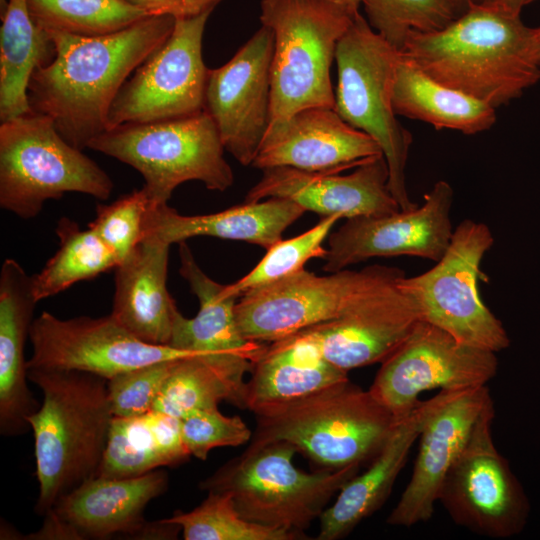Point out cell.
I'll return each mask as SVG.
<instances>
[{
  "label": "cell",
  "instance_id": "obj_21",
  "mask_svg": "<svg viewBox=\"0 0 540 540\" xmlns=\"http://www.w3.org/2000/svg\"><path fill=\"white\" fill-rule=\"evenodd\" d=\"M262 171L245 202L285 198L323 217L338 215L346 219L400 211L388 187L389 170L383 154L367 159L346 175L285 166Z\"/></svg>",
  "mask_w": 540,
  "mask_h": 540
},
{
  "label": "cell",
  "instance_id": "obj_46",
  "mask_svg": "<svg viewBox=\"0 0 540 540\" xmlns=\"http://www.w3.org/2000/svg\"><path fill=\"white\" fill-rule=\"evenodd\" d=\"M350 1L357 6H360V0H350Z\"/></svg>",
  "mask_w": 540,
  "mask_h": 540
},
{
  "label": "cell",
  "instance_id": "obj_26",
  "mask_svg": "<svg viewBox=\"0 0 540 540\" xmlns=\"http://www.w3.org/2000/svg\"><path fill=\"white\" fill-rule=\"evenodd\" d=\"M250 373L244 404L253 413L294 402L349 380L348 372L327 360L308 329L267 343Z\"/></svg>",
  "mask_w": 540,
  "mask_h": 540
},
{
  "label": "cell",
  "instance_id": "obj_10",
  "mask_svg": "<svg viewBox=\"0 0 540 540\" xmlns=\"http://www.w3.org/2000/svg\"><path fill=\"white\" fill-rule=\"evenodd\" d=\"M402 269L370 265L358 271L316 275L305 269L252 289L238 298L235 315L242 335L270 343L342 317L394 286Z\"/></svg>",
  "mask_w": 540,
  "mask_h": 540
},
{
  "label": "cell",
  "instance_id": "obj_23",
  "mask_svg": "<svg viewBox=\"0 0 540 540\" xmlns=\"http://www.w3.org/2000/svg\"><path fill=\"white\" fill-rule=\"evenodd\" d=\"M421 319L416 301L397 284L338 319L306 329L327 360L348 372L382 363Z\"/></svg>",
  "mask_w": 540,
  "mask_h": 540
},
{
  "label": "cell",
  "instance_id": "obj_14",
  "mask_svg": "<svg viewBox=\"0 0 540 540\" xmlns=\"http://www.w3.org/2000/svg\"><path fill=\"white\" fill-rule=\"evenodd\" d=\"M497 370L495 352L465 344L421 319L381 363L369 391L400 420L418 405L422 392L487 385Z\"/></svg>",
  "mask_w": 540,
  "mask_h": 540
},
{
  "label": "cell",
  "instance_id": "obj_20",
  "mask_svg": "<svg viewBox=\"0 0 540 540\" xmlns=\"http://www.w3.org/2000/svg\"><path fill=\"white\" fill-rule=\"evenodd\" d=\"M179 244V273L198 298L193 318L176 311L169 346L196 354L224 377L243 397L245 375L267 343L246 339L237 324V298L226 297L224 284L212 280L198 265L186 241ZM245 409V404H244Z\"/></svg>",
  "mask_w": 540,
  "mask_h": 540
},
{
  "label": "cell",
  "instance_id": "obj_25",
  "mask_svg": "<svg viewBox=\"0 0 540 540\" xmlns=\"http://www.w3.org/2000/svg\"><path fill=\"white\" fill-rule=\"evenodd\" d=\"M171 244L148 234L115 268L111 316L140 340L169 346L178 310L167 289Z\"/></svg>",
  "mask_w": 540,
  "mask_h": 540
},
{
  "label": "cell",
  "instance_id": "obj_12",
  "mask_svg": "<svg viewBox=\"0 0 540 540\" xmlns=\"http://www.w3.org/2000/svg\"><path fill=\"white\" fill-rule=\"evenodd\" d=\"M490 400L448 471L438 501L459 526L485 537L511 538L524 529L530 504L492 436Z\"/></svg>",
  "mask_w": 540,
  "mask_h": 540
},
{
  "label": "cell",
  "instance_id": "obj_30",
  "mask_svg": "<svg viewBox=\"0 0 540 540\" xmlns=\"http://www.w3.org/2000/svg\"><path fill=\"white\" fill-rule=\"evenodd\" d=\"M190 456L179 418L156 410L135 417L113 416L96 476L137 477L181 464Z\"/></svg>",
  "mask_w": 540,
  "mask_h": 540
},
{
  "label": "cell",
  "instance_id": "obj_24",
  "mask_svg": "<svg viewBox=\"0 0 540 540\" xmlns=\"http://www.w3.org/2000/svg\"><path fill=\"white\" fill-rule=\"evenodd\" d=\"M32 276L14 259L7 258L0 272V432L18 435L30 426L27 418L40 405L28 385V360L24 348L37 304Z\"/></svg>",
  "mask_w": 540,
  "mask_h": 540
},
{
  "label": "cell",
  "instance_id": "obj_33",
  "mask_svg": "<svg viewBox=\"0 0 540 540\" xmlns=\"http://www.w3.org/2000/svg\"><path fill=\"white\" fill-rule=\"evenodd\" d=\"M32 20L46 31L94 37L115 33L148 15L125 0H26Z\"/></svg>",
  "mask_w": 540,
  "mask_h": 540
},
{
  "label": "cell",
  "instance_id": "obj_18",
  "mask_svg": "<svg viewBox=\"0 0 540 540\" xmlns=\"http://www.w3.org/2000/svg\"><path fill=\"white\" fill-rule=\"evenodd\" d=\"M274 35L261 27L224 65L208 69L204 110L214 120L225 150L251 165L271 119Z\"/></svg>",
  "mask_w": 540,
  "mask_h": 540
},
{
  "label": "cell",
  "instance_id": "obj_28",
  "mask_svg": "<svg viewBox=\"0 0 540 540\" xmlns=\"http://www.w3.org/2000/svg\"><path fill=\"white\" fill-rule=\"evenodd\" d=\"M430 404V399L420 401L411 413L398 420L367 470L358 472L340 489L334 503L319 518L318 540L347 536L383 505L418 440Z\"/></svg>",
  "mask_w": 540,
  "mask_h": 540
},
{
  "label": "cell",
  "instance_id": "obj_40",
  "mask_svg": "<svg viewBox=\"0 0 540 540\" xmlns=\"http://www.w3.org/2000/svg\"><path fill=\"white\" fill-rule=\"evenodd\" d=\"M181 420V435L191 456L206 460L217 447H235L252 439L253 433L239 416H226L218 407L193 410Z\"/></svg>",
  "mask_w": 540,
  "mask_h": 540
},
{
  "label": "cell",
  "instance_id": "obj_5",
  "mask_svg": "<svg viewBox=\"0 0 540 540\" xmlns=\"http://www.w3.org/2000/svg\"><path fill=\"white\" fill-rule=\"evenodd\" d=\"M358 13L350 0H261L260 23L274 35L270 124L307 108H335L330 68Z\"/></svg>",
  "mask_w": 540,
  "mask_h": 540
},
{
  "label": "cell",
  "instance_id": "obj_15",
  "mask_svg": "<svg viewBox=\"0 0 540 540\" xmlns=\"http://www.w3.org/2000/svg\"><path fill=\"white\" fill-rule=\"evenodd\" d=\"M168 487V476L154 470L131 478L93 477L63 495L44 515L42 539H105L115 535L137 538H176L181 527L147 522L148 503Z\"/></svg>",
  "mask_w": 540,
  "mask_h": 540
},
{
  "label": "cell",
  "instance_id": "obj_16",
  "mask_svg": "<svg viewBox=\"0 0 540 540\" xmlns=\"http://www.w3.org/2000/svg\"><path fill=\"white\" fill-rule=\"evenodd\" d=\"M29 339L28 369L82 371L107 380L156 362L196 355L146 343L111 315L60 319L44 311L33 320Z\"/></svg>",
  "mask_w": 540,
  "mask_h": 540
},
{
  "label": "cell",
  "instance_id": "obj_13",
  "mask_svg": "<svg viewBox=\"0 0 540 540\" xmlns=\"http://www.w3.org/2000/svg\"><path fill=\"white\" fill-rule=\"evenodd\" d=\"M211 13L176 19L167 40L122 85L109 111V129L204 111L208 68L202 40Z\"/></svg>",
  "mask_w": 540,
  "mask_h": 540
},
{
  "label": "cell",
  "instance_id": "obj_27",
  "mask_svg": "<svg viewBox=\"0 0 540 540\" xmlns=\"http://www.w3.org/2000/svg\"><path fill=\"white\" fill-rule=\"evenodd\" d=\"M306 210L289 199L268 198L244 202L223 211L185 216L168 204L154 205L147 217L146 235L173 244L193 237L244 241L269 249L282 240L283 232Z\"/></svg>",
  "mask_w": 540,
  "mask_h": 540
},
{
  "label": "cell",
  "instance_id": "obj_8",
  "mask_svg": "<svg viewBox=\"0 0 540 540\" xmlns=\"http://www.w3.org/2000/svg\"><path fill=\"white\" fill-rule=\"evenodd\" d=\"M399 54L358 13L336 49L335 110L379 145L388 165L389 190L400 210L409 211L418 206L409 197L405 176L412 135L392 104Z\"/></svg>",
  "mask_w": 540,
  "mask_h": 540
},
{
  "label": "cell",
  "instance_id": "obj_17",
  "mask_svg": "<svg viewBox=\"0 0 540 540\" xmlns=\"http://www.w3.org/2000/svg\"><path fill=\"white\" fill-rule=\"evenodd\" d=\"M454 191L444 180L409 211L347 221L328 237L322 269L331 273L376 257L414 256L437 262L449 247Z\"/></svg>",
  "mask_w": 540,
  "mask_h": 540
},
{
  "label": "cell",
  "instance_id": "obj_19",
  "mask_svg": "<svg viewBox=\"0 0 540 540\" xmlns=\"http://www.w3.org/2000/svg\"><path fill=\"white\" fill-rule=\"evenodd\" d=\"M490 400L487 385L440 390L430 398L413 471L388 524L411 527L432 517L443 481Z\"/></svg>",
  "mask_w": 540,
  "mask_h": 540
},
{
  "label": "cell",
  "instance_id": "obj_7",
  "mask_svg": "<svg viewBox=\"0 0 540 540\" xmlns=\"http://www.w3.org/2000/svg\"><path fill=\"white\" fill-rule=\"evenodd\" d=\"M110 176L68 143L53 121L29 111L0 125V206L22 219L36 217L46 201L77 192L107 200Z\"/></svg>",
  "mask_w": 540,
  "mask_h": 540
},
{
  "label": "cell",
  "instance_id": "obj_2",
  "mask_svg": "<svg viewBox=\"0 0 540 540\" xmlns=\"http://www.w3.org/2000/svg\"><path fill=\"white\" fill-rule=\"evenodd\" d=\"M520 14L470 4L447 26L408 34L401 52L435 80L497 109L540 80Z\"/></svg>",
  "mask_w": 540,
  "mask_h": 540
},
{
  "label": "cell",
  "instance_id": "obj_3",
  "mask_svg": "<svg viewBox=\"0 0 540 540\" xmlns=\"http://www.w3.org/2000/svg\"><path fill=\"white\" fill-rule=\"evenodd\" d=\"M42 404L27 418L34 436L39 496L45 515L59 498L97 475L113 419L107 379L74 370L28 369Z\"/></svg>",
  "mask_w": 540,
  "mask_h": 540
},
{
  "label": "cell",
  "instance_id": "obj_36",
  "mask_svg": "<svg viewBox=\"0 0 540 540\" xmlns=\"http://www.w3.org/2000/svg\"><path fill=\"white\" fill-rule=\"evenodd\" d=\"M340 219L338 215L324 216L304 233L278 241L267 249L265 256L249 273L232 284L224 285L223 295L238 299L252 289L304 269V265L311 259H324L327 248L323 243Z\"/></svg>",
  "mask_w": 540,
  "mask_h": 540
},
{
  "label": "cell",
  "instance_id": "obj_37",
  "mask_svg": "<svg viewBox=\"0 0 540 540\" xmlns=\"http://www.w3.org/2000/svg\"><path fill=\"white\" fill-rule=\"evenodd\" d=\"M369 25L402 50L410 32L440 30L459 14L450 0H360Z\"/></svg>",
  "mask_w": 540,
  "mask_h": 540
},
{
  "label": "cell",
  "instance_id": "obj_43",
  "mask_svg": "<svg viewBox=\"0 0 540 540\" xmlns=\"http://www.w3.org/2000/svg\"><path fill=\"white\" fill-rule=\"evenodd\" d=\"M530 51L533 60L540 67V26L530 29Z\"/></svg>",
  "mask_w": 540,
  "mask_h": 540
},
{
  "label": "cell",
  "instance_id": "obj_1",
  "mask_svg": "<svg viewBox=\"0 0 540 540\" xmlns=\"http://www.w3.org/2000/svg\"><path fill=\"white\" fill-rule=\"evenodd\" d=\"M176 19L147 16L115 33L84 37L47 31L55 56L27 88L30 110L49 117L83 150L109 129L108 115L124 82L171 35Z\"/></svg>",
  "mask_w": 540,
  "mask_h": 540
},
{
  "label": "cell",
  "instance_id": "obj_45",
  "mask_svg": "<svg viewBox=\"0 0 540 540\" xmlns=\"http://www.w3.org/2000/svg\"><path fill=\"white\" fill-rule=\"evenodd\" d=\"M7 0H0V14L3 12L6 6Z\"/></svg>",
  "mask_w": 540,
  "mask_h": 540
},
{
  "label": "cell",
  "instance_id": "obj_34",
  "mask_svg": "<svg viewBox=\"0 0 540 540\" xmlns=\"http://www.w3.org/2000/svg\"><path fill=\"white\" fill-rule=\"evenodd\" d=\"M228 401L244 409L241 394L197 355L179 359L165 381L153 410L179 419L197 409Z\"/></svg>",
  "mask_w": 540,
  "mask_h": 540
},
{
  "label": "cell",
  "instance_id": "obj_44",
  "mask_svg": "<svg viewBox=\"0 0 540 540\" xmlns=\"http://www.w3.org/2000/svg\"><path fill=\"white\" fill-rule=\"evenodd\" d=\"M455 6L458 14L463 13L470 5L469 0H450Z\"/></svg>",
  "mask_w": 540,
  "mask_h": 540
},
{
  "label": "cell",
  "instance_id": "obj_29",
  "mask_svg": "<svg viewBox=\"0 0 540 540\" xmlns=\"http://www.w3.org/2000/svg\"><path fill=\"white\" fill-rule=\"evenodd\" d=\"M392 104L397 116L425 122L437 130L473 135L496 122L495 108L430 77L401 51Z\"/></svg>",
  "mask_w": 540,
  "mask_h": 540
},
{
  "label": "cell",
  "instance_id": "obj_9",
  "mask_svg": "<svg viewBox=\"0 0 540 540\" xmlns=\"http://www.w3.org/2000/svg\"><path fill=\"white\" fill-rule=\"evenodd\" d=\"M88 148L136 169L156 204H166L175 188L187 181H200L214 191H225L234 181L218 128L205 110L187 117L115 126Z\"/></svg>",
  "mask_w": 540,
  "mask_h": 540
},
{
  "label": "cell",
  "instance_id": "obj_11",
  "mask_svg": "<svg viewBox=\"0 0 540 540\" xmlns=\"http://www.w3.org/2000/svg\"><path fill=\"white\" fill-rule=\"evenodd\" d=\"M493 244L485 223L463 220L435 265L422 274L402 277L398 286L416 301L422 320L465 344L497 353L510 345V339L484 304L478 286L482 259Z\"/></svg>",
  "mask_w": 540,
  "mask_h": 540
},
{
  "label": "cell",
  "instance_id": "obj_31",
  "mask_svg": "<svg viewBox=\"0 0 540 540\" xmlns=\"http://www.w3.org/2000/svg\"><path fill=\"white\" fill-rule=\"evenodd\" d=\"M0 120L30 110L27 88L32 74L55 56L49 33L31 18L26 0H7L0 14Z\"/></svg>",
  "mask_w": 540,
  "mask_h": 540
},
{
  "label": "cell",
  "instance_id": "obj_41",
  "mask_svg": "<svg viewBox=\"0 0 540 540\" xmlns=\"http://www.w3.org/2000/svg\"><path fill=\"white\" fill-rule=\"evenodd\" d=\"M148 16H170L175 19L193 18L213 12L222 0H125Z\"/></svg>",
  "mask_w": 540,
  "mask_h": 540
},
{
  "label": "cell",
  "instance_id": "obj_42",
  "mask_svg": "<svg viewBox=\"0 0 540 540\" xmlns=\"http://www.w3.org/2000/svg\"><path fill=\"white\" fill-rule=\"evenodd\" d=\"M533 1L534 0H469V3L521 14L522 9Z\"/></svg>",
  "mask_w": 540,
  "mask_h": 540
},
{
  "label": "cell",
  "instance_id": "obj_4",
  "mask_svg": "<svg viewBox=\"0 0 540 540\" xmlns=\"http://www.w3.org/2000/svg\"><path fill=\"white\" fill-rule=\"evenodd\" d=\"M254 414L251 444L287 441L326 469L373 459L398 422L369 390L349 380Z\"/></svg>",
  "mask_w": 540,
  "mask_h": 540
},
{
  "label": "cell",
  "instance_id": "obj_39",
  "mask_svg": "<svg viewBox=\"0 0 540 540\" xmlns=\"http://www.w3.org/2000/svg\"><path fill=\"white\" fill-rule=\"evenodd\" d=\"M178 360L156 362L108 379L107 392L113 416L135 417L153 410L154 403Z\"/></svg>",
  "mask_w": 540,
  "mask_h": 540
},
{
  "label": "cell",
  "instance_id": "obj_32",
  "mask_svg": "<svg viewBox=\"0 0 540 540\" xmlns=\"http://www.w3.org/2000/svg\"><path fill=\"white\" fill-rule=\"evenodd\" d=\"M59 248L42 270L32 276L37 301L54 296L73 284L115 269L119 260L90 227L81 229L70 218H61L56 227Z\"/></svg>",
  "mask_w": 540,
  "mask_h": 540
},
{
  "label": "cell",
  "instance_id": "obj_38",
  "mask_svg": "<svg viewBox=\"0 0 540 540\" xmlns=\"http://www.w3.org/2000/svg\"><path fill=\"white\" fill-rule=\"evenodd\" d=\"M153 202L143 188L121 196L107 205H98L96 217L88 224L117 256L119 263L144 239L146 221Z\"/></svg>",
  "mask_w": 540,
  "mask_h": 540
},
{
  "label": "cell",
  "instance_id": "obj_6",
  "mask_svg": "<svg viewBox=\"0 0 540 540\" xmlns=\"http://www.w3.org/2000/svg\"><path fill=\"white\" fill-rule=\"evenodd\" d=\"M297 452L287 441L250 444L199 487L230 493L239 513L251 522L306 536L304 531L361 465L308 473L294 466Z\"/></svg>",
  "mask_w": 540,
  "mask_h": 540
},
{
  "label": "cell",
  "instance_id": "obj_22",
  "mask_svg": "<svg viewBox=\"0 0 540 540\" xmlns=\"http://www.w3.org/2000/svg\"><path fill=\"white\" fill-rule=\"evenodd\" d=\"M381 154L375 140L335 108L312 107L270 124L251 166L343 172Z\"/></svg>",
  "mask_w": 540,
  "mask_h": 540
},
{
  "label": "cell",
  "instance_id": "obj_35",
  "mask_svg": "<svg viewBox=\"0 0 540 540\" xmlns=\"http://www.w3.org/2000/svg\"><path fill=\"white\" fill-rule=\"evenodd\" d=\"M181 527L185 540H296L300 534L251 522L239 513L228 492H208L189 512L163 519Z\"/></svg>",
  "mask_w": 540,
  "mask_h": 540
}]
</instances>
